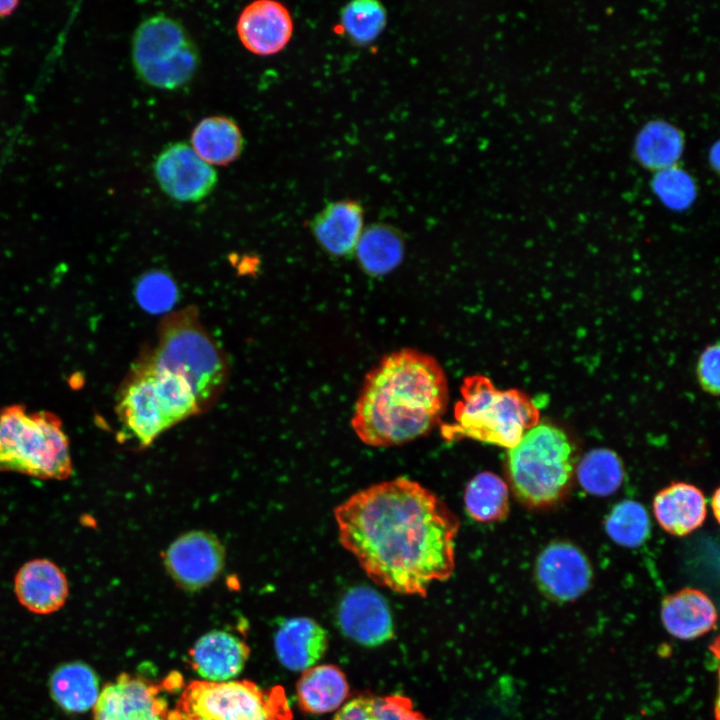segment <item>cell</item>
Wrapping results in <instances>:
<instances>
[{"label": "cell", "mask_w": 720, "mask_h": 720, "mask_svg": "<svg viewBox=\"0 0 720 720\" xmlns=\"http://www.w3.org/2000/svg\"><path fill=\"white\" fill-rule=\"evenodd\" d=\"M132 62L147 85L173 90L195 75L199 51L184 26L170 16L153 15L142 21L132 38Z\"/></svg>", "instance_id": "cell-8"}, {"label": "cell", "mask_w": 720, "mask_h": 720, "mask_svg": "<svg viewBox=\"0 0 720 720\" xmlns=\"http://www.w3.org/2000/svg\"><path fill=\"white\" fill-rule=\"evenodd\" d=\"M448 395L446 374L434 357L410 348L393 352L366 375L353 430L374 447L411 441L441 424Z\"/></svg>", "instance_id": "cell-2"}, {"label": "cell", "mask_w": 720, "mask_h": 720, "mask_svg": "<svg viewBox=\"0 0 720 720\" xmlns=\"http://www.w3.org/2000/svg\"><path fill=\"white\" fill-rule=\"evenodd\" d=\"M683 132L665 120L647 122L634 142V156L641 166L657 172L677 165L684 150Z\"/></svg>", "instance_id": "cell-25"}, {"label": "cell", "mask_w": 720, "mask_h": 720, "mask_svg": "<svg viewBox=\"0 0 720 720\" xmlns=\"http://www.w3.org/2000/svg\"><path fill=\"white\" fill-rule=\"evenodd\" d=\"M349 686L344 673L334 665H318L303 671L296 684L300 709L311 714H325L338 709L345 701Z\"/></svg>", "instance_id": "cell-23"}, {"label": "cell", "mask_w": 720, "mask_h": 720, "mask_svg": "<svg viewBox=\"0 0 720 720\" xmlns=\"http://www.w3.org/2000/svg\"><path fill=\"white\" fill-rule=\"evenodd\" d=\"M166 571L180 588L197 591L211 584L222 572L225 548L214 534L188 531L177 537L163 556Z\"/></svg>", "instance_id": "cell-11"}, {"label": "cell", "mask_w": 720, "mask_h": 720, "mask_svg": "<svg viewBox=\"0 0 720 720\" xmlns=\"http://www.w3.org/2000/svg\"><path fill=\"white\" fill-rule=\"evenodd\" d=\"M577 479L588 493L609 496L618 490L624 480L622 462L610 449L590 450L577 466Z\"/></svg>", "instance_id": "cell-28"}, {"label": "cell", "mask_w": 720, "mask_h": 720, "mask_svg": "<svg viewBox=\"0 0 720 720\" xmlns=\"http://www.w3.org/2000/svg\"><path fill=\"white\" fill-rule=\"evenodd\" d=\"M574 466L573 447L567 435L550 424L527 430L509 449L507 470L518 498L540 507L558 501L567 491Z\"/></svg>", "instance_id": "cell-6"}, {"label": "cell", "mask_w": 720, "mask_h": 720, "mask_svg": "<svg viewBox=\"0 0 720 720\" xmlns=\"http://www.w3.org/2000/svg\"><path fill=\"white\" fill-rule=\"evenodd\" d=\"M292 16L282 3L273 0L254 1L240 12L236 32L246 50L258 56L282 51L293 35Z\"/></svg>", "instance_id": "cell-15"}, {"label": "cell", "mask_w": 720, "mask_h": 720, "mask_svg": "<svg viewBox=\"0 0 720 720\" xmlns=\"http://www.w3.org/2000/svg\"><path fill=\"white\" fill-rule=\"evenodd\" d=\"M116 413L126 433L139 447H148L171 427L143 352L120 385Z\"/></svg>", "instance_id": "cell-9"}, {"label": "cell", "mask_w": 720, "mask_h": 720, "mask_svg": "<svg viewBox=\"0 0 720 720\" xmlns=\"http://www.w3.org/2000/svg\"><path fill=\"white\" fill-rule=\"evenodd\" d=\"M153 170L161 190L173 200L185 203L207 197L218 180L214 167L184 142L166 146L157 156Z\"/></svg>", "instance_id": "cell-12"}, {"label": "cell", "mask_w": 720, "mask_h": 720, "mask_svg": "<svg viewBox=\"0 0 720 720\" xmlns=\"http://www.w3.org/2000/svg\"><path fill=\"white\" fill-rule=\"evenodd\" d=\"M719 497V489H717L712 497V510L717 520H719Z\"/></svg>", "instance_id": "cell-37"}, {"label": "cell", "mask_w": 720, "mask_h": 720, "mask_svg": "<svg viewBox=\"0 0 720 720\" xmlns=\"http://www.w3.org/2000/svg\"><path fill=\"white\" fill-rule=\"evenodd\" d=\"M464 503L469 516L477 522L503 520L509 512L508 487L492 472L478 473L466 486Z\"/></svg>", "instance_id": "cell-26"}, {"label": "cell", "mask_w": 720, "mask_h": 720, "mask_svg": "<svg viewBox=\"0 0 720 720\" xmlns=\"http://www.w3.org/2000/svg\"><path fill=\"white\" fill-rule=\"evenodd\" d=\"M453 421L441 424L447 441L472 439L511 449L538 424L534 402L517 390H499L485 376L464 379Z\"/></svg>", "instance_id": "cell-4"}, {"label": "cell", "mask_w": 720, "mask_h": 720, "mask_svg": "<svg viewBox=\"0 0 720 720\" xmlns=\"http://www.w3.org/2000/svg\"><path fill=\"white\" fill-rule=\"evenodd\" d=\"M339 540L369 578L397 593L425 596L455 568L460 522L418 482L397 478L336 507Z\"/></svg>", "instance_id": "cell-1"}, {"label": "cell", "mask_w": 720, "mask_h": 720, "mask_svg": "<svg viewBox=\"0 0 720 720\" xmlns=\"http://www.w3.org/2000/svg\"><path fill=\"white\" fill-rule=\"evenodd\" d=\"M49 690L54 702L65 712L84 713L93 709L98 696L99 679L83 662L60 665L52 673Z\"/></svg>", "instance_id": "cell-24"}, {"label": "cell", "mask_w": 720, "mask_h": 720, "mask_svg": "<svg viewBox=\"0 0 720 720\" xmlns=\"http://www.w3.org/2000/svg\"><path fill=\"white\" fill-rule=\"evenodd\" d=\"M168 720H293L282 686L261 688L249 680L193 681Z\"/></svg>", "instance_id": "cell-7"}, {"label": "cell", "mask_w": 720, "mask_h": 720, "mask_svg": "<svg viewBox=\"0 0 720 720\" xmlns=\"http://www.w3.org/2000/svg\"><path fill=\"white\" fill-rule=\"evenodd\" d=\"M608 536L617 544L635 548L649 537L651 524L644 506L634 500L616 504L605 521Z\"/></svg>", "instance_id": "cell-31"}, {"label": "cell", "mask_w": 720, "mask_h": 720, "mask_svg": "<svg viewBox=\"0 0 720 720\" xmlns=\"http://www.w3.org/2000/svg\"><path fill=\"white\" fill-rule=\"evenodd\" d=\"M344 36L356 46L376 41L387 24V11L376 0H354L340 12L339 21Z\"/></svg>", "instance_id": "cell-30"}, {"label": "cell", "mask_w": 720, "mask_h": 720, "mask_svg": "<svg viewBox=\"0 0 720 720\" xmlns=\"http://www.w3.org/2000/svg\"><path fill=\"white\" fill-rule=\"evenodd\" d=\"M403 241L391 226L375 224L363 230L356 252L362 267L371 274H384L394 269L403 256Z\"/></svg>", "instance_id": "cell-27"}, {"label": "cell", "mask_w": 720, "mask_h": 720, "mask_svg": "<svg viewBox=\"0 0 720 720\" xmlns=\"http://www.w3.org/2000/svg\"><path fill=\"white\" fill-rule=\"evenodd\" d=\"M0 472L67 479L72 473V461L60 418L49 411L29 414L19 404L2 408Z\"/></svg>", "instance_id": "cell-5"}, {"label": "cell", "mask_w": 720, "mask_h": 720, "mask_svg": "<svg viewBox=\"0 0 720 720\" xmlns=\"http://www.w3.org/2000/svg\"><path fill=\"white\" fill-rule=\"evenodd\" d=\"M190 146L211 166H225L241 154L244 139L238 124L230 117L212 115L201 119L193 128Z\"/></svg>", "instance_id": "cell-22"}, {"label": "cell", "mask_w": 720, "mask_h": 720, "mask_svg": "<svg viewBox=\"0 0 720 720\" xmlns=\"http://www.w3.org/2000/svg\"><path fill=\"white\" fill-rule=\"evenodd\" d=\"M178 673L157 684L140 675L121 673L107 683L92 709L93 720H168L169 709L164 690L181 684Z\"/></svg>", "instance_id": "cell-10"}, {"label": "cell", "mask_w": 720, "mask_h": 720, "mask_svg": "<svg viewBox=\"0 0 720 720\" xmlns=\"http://www.w3.org/2000/svg\"><path fill=\"white\" fill-rule=\"evenodd\" d=\"M14 591L19 603L32 613L47 615L61 609L68 594V581L52 561L34 559L16 573Z\"/></svg>", "instance_id": "cell-16"}, {"label": "cell", "mask_w": 720, "mask_h": 720, "mask_svg": "<svg viewBox=\"0 0 720 720\" xmlns=\"http://www.w3.org/2000/svg\"><path fill=\"white\" fill-rule=\"evenodd\" d=\"M651 188L660 202L673 211L687 210L697 197L695 179L678 165L655 172Z\"/></svg>", "instance_id": "cell-32"}, {"label": "cell", "mask_w": 720, "mask_h": 720, "mask_svg": "<svg viewBox=\"0 0 720 720\" xmlns=\"http://www.w3.org/2000/svg\"><path fill=\"white\" fill-rule=\"evenodd\" d=\"M719 344L708 346L701 353L697 364V376L702 388L713 395L719 393Z\"/></svg>", "instance_id": "cell-34"}, {"label": "cell", "mask_w": 720, "mask_h": 720, "mask_svg": "<svg viewBox=\"0 0 720 720\" xmlns=\"http://www.w3.org/2000/svg\"><path fill=\"white\" fill-rule=\"evenodd\" d=\"M364 212L354 200H340L326 205L312 220L314 237L328 253L350 254L363 232Z\"/></svg>", "instance_id": "cell-20"}, {"label": "cell", "mask_w": 720, "mask_h": 720, "mask_svg": "<svg viewBox=\"0 0 720 720\" xmlns=\"http://www.w3.org/2000/svg\"><path fill=\"white\" fill-rule=\"evenodd\" d=\"M16 5L15 1H0V16L9 14Z\"/></svg>", "instance_id": "cell-36"}, {"label": "cell", "mask_w": 720, "mask_h": 720, "mask_svg": "<svg viewBox=\"0 0 720 720\" xmlns=\"http://www.w3.org/2000/svg\"><path fill=\"white\" fill-rule=\"evenodd\" d=\"M536 582L550 600L563 603L581 597L590 587L592 569L588 558L568 542H553L539 554Z\"/></svg>", "instance_id": "cell-13"}, {"label": "cell", "mask_w": 720, "mask_h": 720, "mask_svg": "<svg viewBox=\"0 0 720 720\" xmlns=\"http://www.w3.org/2000/svg\"><path fill=\"white\" fill-rule=\"evenodd\" d=\"M653 511L665 531L684 536L704 522L706 500L697 487L682 482L673 483L656 494Z\"/></svg>", "instance_id": "cell-21"}, {"label": "cell", "mask_w": 720, "mask_h": 720, "mask_svg": "<svg viewBox=\"0 0 720 720\" xmlns=\"http://www.w3.org/2000/svg\"><path fill=\"white\" fill-rule=\"evenodd\" d=\"M333 720H428L400 695L359 696L340 708Z\"/></svg>", "instance_id": "cell-29"}, {"label": "cell", "mask_w": 720, "mask_h": 720, "mask_svg": "<svg viewBox=\"0 0 720 720\" xmlns=\"http://www.w3.org/2000/svg\"><path fill=\"white\" fill-rule=\"evenodd\" d=\"M708 160L710 162L711 167L717 171L719 169V143L718 142H716L714 145L711 146L709 155H708Z\"/></svg>", "instance_id": "cell-35"}, {"label": "cell", "mask_w": 720, "mask_h": 720, "mask_svg": "<svg viewBox=\"0 0 720 720\" xmlns=\"http://www.w3.org/2000/svg\"><path fill=\"white\" fill-rule=\"evenodd\" d=\"M152 363L183 378L202 412L221 396L229 378L225 353L209 335L193 306L167 315L158 328V341L148 349Z\"/></svg>", "instance_id": "cell-3"}, {"label": "cell", "mask_w": 720, "mask_h": 720, "mask_svg": "<svg viewBox=\"0 0 720 720\" xmlns=\"http://www.w3.org/2000/svg\"><path fill=\"white\" fill-rule=\"evenodd\" d=\"M328 634L315 620L291 617L274 634V648L280 663L291 671H305L323 657Z\"/></svg>", "instance_id": "cell-19"}, {"label": "cell", "mask_w": 720, "mask_h": 720, "mask_svg": "<svg viewBox=\"0 0 720 720\" xmlns=\"http://www.w3.org/2000/svg\"><path fill=\"white\" fill-rule=\"evenodd\" d=\"M250 655L249 646L220 630L201 636L189 651L192 668L205 681L224 682L236 677Z\"/></svg>", "instance_id": "cell-18"}, {"label": "cell", "mask_w": 720, "mask_h": 720, "mask_svg": "<svg viewBox=\"0 0 720 720\" xmlns=\"http://www.w3.org/2000/svg\"><path fill=\"white\" fill-rule=\"evenodd\" d=\"M135 298L144 311L160 314L174 306L178 298V289L167 273L154 270L138 279L135 285Z\"/></svg>", "instance_id": "cell-33"}, {"label": "cell", "mask_w": 720, "mask_h": 720, "mask_svg": "<svg viewBox=\"0 0 720 720\" xmlns=\"http://www.w3.org/2000/svg\"><path fill=\"white\" fill-rule=\"evenodd\" d=\"M337 621L345 636L363 646H379L394 634L393 618L386 600L367 586H355L343 595Z\"/></svg>", "instance_id": "cell-14"}, {"label": "cell", "mask_w": 720, "mask_h": 720, "mask_svg": "<svg viewBox=\"0 0 720 720\" xmlns=\"http://www.w3.org/2000/svg\"><path fill=\"white\" fill-rule=\"evenodd\" d=\"M660 617L668 634L679 640L690 641L714 629L717 611L713 601L704 592L684 588L663 599Z\"/></svg>", "instance_id": "cell-17"}]
</instances>
